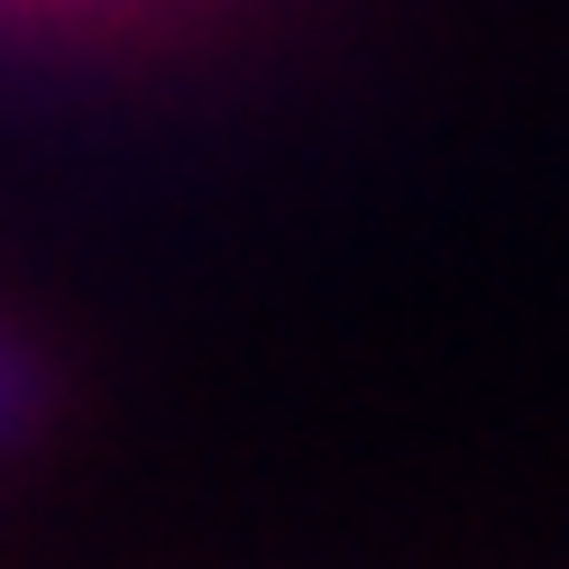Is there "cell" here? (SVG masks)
<instances>
[{"label":"cell","instance_id":"cell-1","mask_svg":"<svg viewBox=\"0 0 569 569\" xmlns=\"http://www.w3.org/2000/svg\"><path fill=\"white\" fill-rule=\"evenodd\" d=\"M10 396H19V368L0 359V422H10Z\"/></svg>","mask_w":569,"mask_h":569}]
</instances>
